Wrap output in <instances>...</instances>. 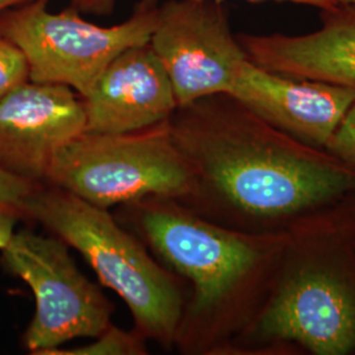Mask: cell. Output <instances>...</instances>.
<instances>
[{
    "instance_id": "obj_1",
    "label": "cell",
    "mask_w": 355,
    "mask_h": 355,
    "mask_svg": "<svg viewBox=\"0 0 355 355\" xmlns=\"http://www.w3.org/2000/svg\"><path fill=\"white\" fill-rule=\"evenodd\" d=\"M168 129L195 180L180 203L218 225L279 232L355 192L350 167L227 94L179 105Z\"/></svg>"
},
{
    "instance_id": "obj_2",
    "label": "cell",
    "mask_w": 355,
    "mask_h": 355,
    "mask_svg": "<svg viewBox=\"0 0 355 355\" xmlns=\"http://www.w3.org/2000/svg\"><path fill=\"white\" fill-rule=\"evenodd\" d=\"M114 217L190 287L174 347L180 354L225 355L266 302L288 229L227 228L164 196L119 205Z\"/></svg>"
},
{
    "instance_id": "obj_3",
    "label": "cell",
    "mask_w": 355,
    "mask_h": 355,
    "mask_svg": "<svg viewBox=\"0 0 355 355\" xmlns=\"http://www.w3.org/2000/svg\"><path fill=\"white\" fill-rule=\"evenodd\" d=\"M266 302L225 355L355 354V249L324 211L288 228Z\"/></svg>"
},
{
    "instance_id": "obj_4",
    "label": "cell",
    "mask_w": 355,
    "mask_h": 355,
    "mask_svg": "<svg viewBox=\"0 0 355 355\" xmlns=\"http://www.w3.org/2000/svg\"><path fill=\"white\" fill-rule=\"evenodd\" d=\"M21 217L37 221L82 254L103 284L125 302L135 329L148 341L174 347L187 284L108 209L40 183L26 198Z\"/></svg>"
},
{
    "instance_id": "obj_5",
    "label": "cell",
    "mask_w": 355,
    "mask_h": 355,
    "mask_svg": "<svg viewBox=\"0 0 355 355\" xmlns=\"http://www.w3.org/2000/svg\"><path fill=\"white\" fill-rule=\"evenodd\" d=\"M45 183L110 209L148 196L183 202L195 180L167 120L128 133H82L57 153Z\"/></svg>"
},
{
    "instance_id": "obj_6",
    "label": "cell",
    "mask_w": 355,
    "mask_h": 355,
    "mask_svg": "<svg viewBox=\"0 0 355 355\" xmlns=\"http://www.w3.org/2000/svg\"><path fill=\"white\" fill-rule=\"evenodd\" d=\"M48 4L33 0L0 13V32L24 54L29 80L64 85L80 98L120 53L150 41L158 12L139 4L125 21L102 26L73 7L53 13Z\"/></svg>"
},
{
    "instance_id": "obj_7",
    "label": "cell",
    "mask_w": 355,
    "mask_h": 355,
    "mask_svg": "<svg viewBox=\"0 0 355 355\" xmlns=\"http://www.w3.org/2000/svg\"><path fill=\"white\" fill-rule=\"evenodd\" d=\"M55 236L23 229L1 249L6 270L24 280L35 295L36 313L24 345L32 354L49 355L76 338H95L112 322L114 305L83 275Z\"/></svg>"
},
{
    "instance_id": "obj_8",
    "label": "cell",
    "mask_w": 355,
    "mask_h": 355,
    "mask_svg": "<svg viewBox=\"0 0 355 355\" xmlns=\"http://www.w3.org/2000/svg\"><path fill=\"white\" fill-rule=\"evenodd\" d=\"M150 45L171 79L178 107L208 95H232L249 57L216 0H170L158 7Z\"/></svg>"
},
{
    "instance_id": "obj_9",
    "label": "cell",
    "mask_w": 355,
    "mask_h": 355,
    "mask_svg": "<svg viewBox=\"0 0 355 355\" xmlns=\"http://www.w3.org/2000/svg\"><path fill=\"white\" fill-rule=\"evenodd\" d=\"M85 132V107L74 89L28 80L0 99V168L45 183L57 153Z\"/></svg>"
},
{
    "instance_id": "obj_10",
    "label": "cell",
    "mask_w": 355,
    "mask_h": 355,
    "mask_svg": "<svg viewBox=\"0 0 355 355\" xmlns=\"http://www.w3.org/2000/svg\"><path fill=\"white\" fill-rule=\"evenodd\" d=\"M86 132L128 133L167 121L178 102L165 64L150 42L120 53L86 96Z\"/></svg>"
},
{
    "instance_id": "obj_11",
    "label": "cell",
    "mask_w": 355,
    "mask_h": 355,
    "mask_svg": "<svg viewBox=\"0 0 355 355\" xmlns=\"http://www.w3.org/2000/svg\"><path fill=\"white\" fill-rule=\"evenodd\" d=\"M271 125L324 149L355 101V89L271 73L249 61L230 95Z\"/></svg>"
},
{
    "instance_id": "obj_12",
    "label": "cell",
    "mask_w": 355,
    "mask_h": 355,
    "mask_svg": "<svg viewBox=\"0 0 355 355\" xmlns=\"http://www.w3.org/2000/svg\"><path fill=\"white\" fill-rule=\"evenodd\" d=\"M315 32L287 35H239L249 60L271 73L355 89V4L322 11Z\"/></svg>"
},
{
    "instance_id": "obj_13",
    "label": "cell",
    "mask_w": 355,
    "mask_h": 355,
    "mask_svg": "<svg viewBox=\"0 0 355 355\" xmlns=\"http://www.w3.org/2000/svg\"><path fill=\"white\" fill-rule=\"evenodd\" d=\"M94 343L74 349H55L49 355H145L146 338L137 330H123L110 325Z\"/></svg>"
},
{
    "instance_id": "obj_14",
    "label": "cell",
    "mask_w": 355,
    "mask_h": 355,
    "mask_svg": "<svg viewBox=\"0 0 355 355\" xmlns=\"http://www.w3.org/2000/svg\"><path fill=\"white\" fill-rule=\"evenodd\" d=\"M29 80V67L21 51L0 32V99Z\"/></svg>"
},
{
    "instance_id": "obj_15",
    "label": "cell",
    "mask_w": 355,
    "mask_h": 355,
    "mask_svg": "<svg viewBox=\"0 0 355 355\" xmlns=\"http://www.w3.org/2000/svg\"><path fill=\"white\" fill-rule=\"evenodd\" d=\"M324 149L355 171V101Z\"/></svg>"
},
{
    "instance_id": "obj_16",
    "label": "cell",
    "mask_w": 355,
    "mask_h": 355,
    "mask_svg": "<svg viewBox=\"0 0 355 355\" xmlns=\"http://www.w3.org/2000/svg\"><path fill=\"white\" fill-rule=\"evenodd\" d=\"M36 186L37 184L13 177L0 168V208L21 217V208Z\"/></svg>"
},
{
    "instance_id": "obj_17",
    "label": "cell",
    "mask_w": 355,
    "mask_h": 355,
    "mask_svg": "<svg viewBox=\"0 0 355 355\" xmlns=\"http://www.w3.org/2000/svg\"><path fill=\"white\" fill-rule=\"evenodd\" d=\"M334 224L343 230L355 249V192L343 198L341 202L325 209Z\"/></svg>"
},
{
    "instance_id": "obj_18",
    "label": "cell",
    "mask_w": 355,
    "mask_h": 355,
    "mask_svg": "<svg viewBox=\"0 0 355 355\" xmlns=\"http://www.w3.org/2000/svg\"><path fill=\"white\" fill-rule=\"evenodd\" d=\"M116 0H71V7L80 13L107 16L114 12Z\"/></svg>"
},
{
    "instance_id": "obj_19",
    "label": "cell",
    "mask_w": 355,
    "mask_h": 355,
    "mask_svg": "<svg viewBox=\"0 0 355 355\" xmlns=\"http://www.w3.org/2000/svg\"><path fill=\"white\" fill-rule=\"evenodd\" d=\"M216 1H223V0H216ZM248 1H288V3L309 6V7H316L321 11H327V10H330L337 6V3L334 0H248ZM139 4L146 6V7H157L158 0H140Z\"/></svg>"
},
{
    "instance_id": "obj_20",
    "label": "cell",
    "mask_w": 355,
    "mask_h": 355,
    "mask_svg": "<svg viewBox=\"0 0 355 355\" xmlns=\"http://www.w3.org/2000/svg\"><path fill=\"white\" fill-rule=\"evenodd\" d=\"M17 218L19 217L12 212L0 208V250L11 240Z\"/></svg>"
},
{
    "instance_id": "obj_21",
    "label": "cell",
    "mask_w": 355,
    "mask_h": 355,
    "mask_svg": "<svg viewBox=\"0 0 355 355\" xmlns=\"http://www.w3.org/2000/svg\"><path fill=\"white\" fill-rule=\"evenodd\" d=\"M31 1H33V0H0V13L6 12L11 8L23 6L26 3H31Z\"/></svg>"
},
{
    "instance_id": "obj_22",
    "label": "cell",
    "mask_w": 355,
    "mask_h": 355,
    "mask_svg": "<svg viewBox=\"0 0 355 355\" xmlns=\"http://www.w3.org/2000/svg\"><path fill=\"white\" fill-rule=\"evenodd\" d=\"M337 4H355V0H334Z\"/></svg>"
}]
</instances>
